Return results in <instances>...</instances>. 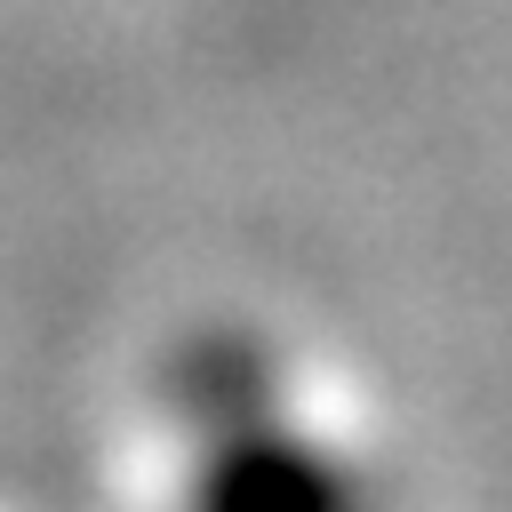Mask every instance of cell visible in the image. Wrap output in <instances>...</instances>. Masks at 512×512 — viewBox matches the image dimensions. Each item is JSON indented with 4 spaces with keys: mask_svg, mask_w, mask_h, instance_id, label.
I'll use <instances>...</instances> for the list:
<instances>
[{
    "mask_svg": "<svg viewBox=\"0 0 512 512\" xmlns=\"http://www.w3.org/2000/svg\"><path fill=\"white\" fill-rule=\"evenodd\" d=\"M192 512H368V504L328 448H304L272 416H240L216 424V456L200 472Z\"/></svg>",
    "mask_w": 512,
    "mask_h": 512,
    "instance_id": "obj_1",
    "label": "cell"
}]
</instances>
